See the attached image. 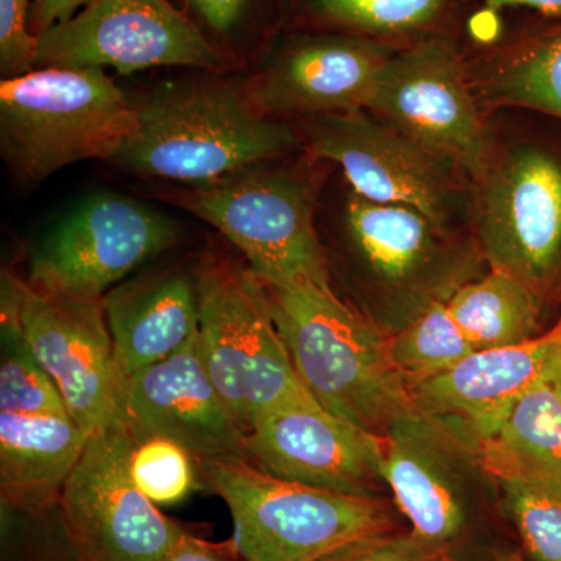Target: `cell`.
Here are the masks:
<instances>
[{
    "label": "cell",
    "instance_id": "277c9868",
    "mask_svg": "<svg viewBox=\"0 0 561 561\" xmlns=\"http://www.w3.org/2000/svg\"><path fill=\"white\" fill-rule=\"evenodd\" d=\"M195 275L203 364L241 430L249 434L279 405L316 401L298 378L264 284L249 265L209 251Z\"/></svg>",
    "mask_w": 561,
    "mask_h": 561
},
{
    "label": "cell",
    "instance_id": "4dcf8cb0",
    "mask_svg": "<svg viewBox=\"0 0 561 561\" xmlns=\"http://www.w3.org/2000/svg\"><path fill=\"white\" fill-rule=\"evenodd\" d=\"M35 0H0V72L5 79L33 69L36 38L28 27Z\"/></svg>",
    "mask_w": 561,
    "mask_h": 561
},
{
    "label": "cell",
    "instance_id": "e575fe53",
    "mask_svg": "<svg viewBox=\"0 0 561 561\" xmlns=\"http://www.w3.org/2000/svg\"><path fill=\"white\" fill-rule=\"evenodd\" d=\"M485 3L494 10L524 7L545 14H561V0H485Z\"/></svg>",
    "mask_w": 561,
    "mask_h": 561
},
{
    "label": "cell",
    "instance_id": "5bb4252c",
    "mask_svg": "<svg viewBox=\"0 0 561 561\" xmlns=\"http://www.w3.org/2000/svg\"><path fill=\"white\" fill-rule=\"evenodd\" d=\"M367 111L474 179L490 151L478 101L460 61L435 41L394 50Z\"/></svg>",
    "mask_w": 561,
    "mask_h": 561
},
{
    "label": "cell",
    "instance_id": "74e56055",
    "mask_svg": "<svg viewBox=\"0 0 561 561\" xmlns=\"http://www.w3.org/2000/svg\"><path fill=\"white\" fill-rule=\"evenodd\" d=\"M496 561H527V560H524L523 557H519V556H505V557H501V559H497Z\"/></svg>",
    "mask_w": 561,
    "mask_h": 561
},
{
    "label": "cell",
    "instance_id": "d4e9b609",
    "mask_svg": "<svg viewBox=\"0 0 561 561\" xmlns=\"http://www.w3.org/2000/svg\"><path fill=\"white\" fill-rule=\"evenodd\" d=\"M389 351L391 362L409 387L449 370L476 350L446 301H440L390 332Z\"/></svg>",
    "mask_w": 561,
    "mask_h": 561
},
{
    "label": "cell",
    "instance_id": "6da1fadb",
    "mask_svg": "<svg viewBox=\"0 0 561 561\" xmlns=\"http://www.w3.org/2000/svg\"><path fill=\"white\" fill-rule=\"evenodd\" d=\"M133 106L138 127L111 162L136 175L201 186L302 144L289 125L254 108L247 91L219 81H165Z\"/></svg>",
    "mask_w": 561,
    "mask_h": 561
},
{
    "label": "cell",
    "instance_id": "8992f818",
    "mask_svg": "<svg viewBox=\"0 0 561 561\" xmlns=\"http://www.w3.org/2000/svg\"><path fill=\"white\" fill-rule=\"evenodd\" d=\"M169 198L227 238L265 286L331 284L313 220L316 186L302 173L262 162Z\"/></svg>",
    "mask_w": 561,
    "mask_h": 561
},
{
    "label": "cell",
    "instance_id": "3957f363",
    "mask_svg": "<svg viewBox=\"0 0 561 561\" xmlns=\"http://www.w3.org/2000/svg\"><path fill=\"white\" fill-rule=\"evenodd\" d=\"M136 127L131 99L103 68H36L0 83V151L25 183L113 161Z\"/></svg>",
    "mask_w": 561,
    "mask_h": 561
},
{
    "label": "cell",
    "instance_id": "ba28073f",
    "mask_svg": "<svg viewBox=\"0 0 561 561\" xmlns=\"http://www.w3.org/2000/svg\"><path fill=\"white\" fill-rule=\"evenodd\" d=\"M474 241L494 271L515 276L538 297L561 278V160L531 144L491 149L474 176Z\"/></svg>",
    "mask_w": 561,
    "mask_h": 561
},
{
    "label": "cell",
    "instance_id": "7c38bea8",
    "mask_svg": "<svg viewBox=\"0 0 561 561\" xmlns=\"http://www.w3.org/2000/svg\"><path fill=\"white\" fill-rule=\"evenodd\" d=\"M179 239V227L165 214L110 192L91 195L33 250L27 283L44 291L103 300Z\"/></svg>",
    "mask_w": 561,
    "mask_h": 561
},
{
    "label": "cell",
    "instance_id": "cb8c5ba5",
    "mask_svg": "<svg viewBox=\"0 0 561 561\" xmlns=\"http://www.w3.org/2000/svg\"><path fill=\"white\" fill-rule=\"evenodd\" d=\"M482 92L493 105L561 117V31L505 58L485 77Z\"/></svg>",
    "mask_w": 561,
    "mask_h": 561
},
{
    "label": "cell",
    "instance_id": "5b68a950",
    "mask_svg": "<svg viewBox=\"0 0 561 561\" xmlns=\"http://www.w3.org/2000/svg\"><path fill=\"white\" fill-rule=\"evenodd\" d=\"M201 472L203 485L227 504L232 545L245 561H313L345 542L397 529L381 497L284 481L243 459L208 461Z\"/></svg>",
    "mask_w": 561,
    "mask_h": 561
},
{
    "label": "cell",
    "instance_id": "7a4b0ae2",
    "mask_svg": "<svg viewBox=\"0 0 561 561\" xmlns=\"http://www.w3.org/2000/svg\"><path fill=\"white\" fill-rule=\"evenodd\" d=\"M264 287L298 378L324 411L379 437L416 412L391 362L389 331L350 308L331 284Z\"/></svg>",
    "mask_w": 561,
    "mask_h": 561
},
{
    "label": "cell",
    "instance_id": "2e32d148",
    "mask_svg": "<svg viewBox=\"0 0 561 561\" xmlns=\"http://www.w3.org/2000/svg\"><path fill=\"white\" fill-rule=\"evenodd\" d=\"M472 468L471 453L423 413L401 416L381 435L383 483L412 534L440 548L449 549L467 529Z\"/></svg>",
    "mask_w": 561,
    "mask_h": 561
},
{
    "label": "cell",
    "instance_id": "836d02e7",
    "mask_svg": "<svg viewBox=\"0 0 561 561\" xmlns=\"http://www.w3.org/2000/svg\"><path fill=\"white\" fill-rule=\"evenodd\" d=\"M160 561H231V556L219 545L184 534Z\"/></svg>",
    "mask_w": 561,
    "mask_h": 561
},
{
    "label": "cell",
    "instance_id": "9c48e42d",
    "mask_svg": "<svg viewBox=\"0 0 561 561\" xmlns=\"http://www.w3.org/2000/svg\"><path fill=\"white\" fill-rule=\"evenodd\" d=\"M57 383L70 416L88 435L122 420L125 379L103 300L36 289L2 275V313Z\"/></svg>",
    "mask_w": 561,
    "mask_h": 561
},
{
    "label": "cell",
    "instance_id": "8fae6325",
    "mask_svg": "<svg viewBox=\"0 0 561 561\" xmlns=\"http://www.w3.org/2000/svg\"><path fill=\"white\" fill-rule=\"evenodd\" d=\"M302 131L312 153L341 165L351 191L367 201L408 206L449 230L471 210L456 165L370 111L308 117Z\"/></svg>",
    "mask_w": 561,
    "mask_h": 561
},
{
    "label": "cell",
    "instance_id": "ffe728a7",
    "mask_svg": "<svg viewBox=\"0 0 561 561\" xmlns=\"http://www.w3.org/2000/svg\"><path fill=\"white\" fill-rule=\"evenodd\" d=\"M106 323L125 379L197 341V275L162 268L122 280L103 297Z\"/></svg>",
    "mask_w": 561,
    "mask_h": 561
},
{
    "label": "cell",
    "instance_id": "9a60e30c",
    "mask_svg": "<svg viewBox=\"0 0 561 561\" xmlns=\"http://www.w3.org/2000/svg\"><path fill=\"white\" fill-rule=\"evenodd\" d=\"M247 460L284 481L378 497L381 437L324 411L317 401L279 405L247 434Z\"/></svg>",
    "mask_w": 561,
    "mask_h": 561
},
{
    "label": "cell",
    "instance_id": "d590c367",
    "mask_svg": "<svg viewBox=\"0 0 561 561\" xmlns=\"http://www.w3.org/2000/svg\"><path fill=\"white\" fill-rule=\"evenodd\" d=\"M549 382H551L552 389L556 390L557 397H559L561 401V364L553 370Z\"/></svg>",
    "mask_w": 561,
    "mask_h": 561
},
{
    "label": "cell",
    "instance_id": "4316f807",
    "mask_svg": "<svg viewBox=\"0 0 561 561\" xmlns=\"http://www.w3.org/2000/svg\"><path fill=\"white\" fill-rule=\"evenodd\" d=\"M131 437V476L151 502L179 504L202 485L201 465L180 443L160 435Z\"/></svg>",
    "mask_w": 561,
    "mask_h": 561
},
{
    "label": "cell",
    "instance_id": "83f0119b",
    "mask_svg": "<svg viewBox=\"0 0 561 561\" xmlns=\"http://www.w3.org/2000/svg\"><path fill=\"white\" fill-rule=\"evenodd\" d=\"M505 507L534 561H561V486L511 479L500 482Z\"/></svg>",
    "mask_w": 561,
    "mask_h": 561
},
{
    "label": "cell",
    "instance_id": "1f68e13d",
    "mask_svg": "<svg viewBox=\"0 0 561 561\" xmlns=\"http://www.w3.org/2000/svg\"><path fill=\"white\" fill-rule=\"evenodd\" d=\"M88 2L90 0H35L31 10V20H28L32 35L38 38L41 33L46 32L51 25L79 13Z\"/></svg>",
    "mask_w": 561,
    "mask_h": 561
},
{
    "label": "cell",
    "instance_id": "52a82bcc",
    "mask_svg": "<svg viewBox=\"0 0 561 561\" xmlns=\"http://www.w3.org/2000/svg\"><path fill=\"white\" fill-rule=\"evenodd\" d=\"M345 231L370 284L375 321L389 332L448 301L481 276L485 262L474 239H460L408 206L367 201L353 191L345 203Z\"/></svg>",
    "mask_w": 561,
    "mask_h": 561
},
{
    "label": "cell",
    "instance_id": "f1b7e54d",
    "mask_svg": "<svg viewBox=\"0 0 561 561\" xmlns=\"http://www.w3.org/2000/svg\"><path fill=\"white\" fill-rule=\"evenodd\" d=\"M323 20L365 33L387 35L426 27L446 0H309Z\"/></svg>",
    "mask_w": 561,
    "mask_h": 561
},
{
    "label": "cell",
    "instance_id": "30bf717a",
    "mask_svg": "<svg viewBox=\"0 0 561 561\" xmlns=\"http://www.w3.org/2000/svg\"><path fill=\"white\" fill-rule=\"evenodd\" d=\"M133 437L117 420L88 438L58 512L77 561H160L186 531L136 485Z\"/></svg>",
    "mask_w": 561,
    "mask_h": 561
},
{
    "label": "cell",
    "instance_id": "f546056e",
    "mask_svg": "<svg viewBox=\"0 0 561 561\" xmlns=\"http://www.w3.org/2000/svg\"><path fill=\"white\" fill-rule=\"evenodd\" d=\"M445 548L409 534L357 538L313 561H424Z\"/></svg>",
    "mask_w": 561,
    "mask_h": 561
},
{
    "label": "cell",
    "instance_id": "7402d4cb",
    "mask_svg": "<svg viewBox=\"0 0 561 561\" xmlns=\"http://www.w3.org/2000/svg\"><path fill=\"white\" fill-rule=\"evenodd\" d=\"M461 445L479 471L494 481L524 479L561 486V401L551 382L527 391L491 434Z\"/></svg>",
    "mask_w": 561,
    "mask_h": 561
},
{
    "label": "cell",
    "instance_id": "484cf974",
    "mask_svg": "<svg viewBox=\"0 0 561 561\" xmlns=\"http://www.w3.org/2000/svg\"><path fill=\"white\" fill-rule=\"evenodd\" d=\"M0 412L70 415L57 383L33 356L13 323L0 320Z\"/></svg>",
    "mask_w": 561,
    "mask_h": 561
},
{
    "label": "cell",
    "instance_id": "603a6c76",
    "mask_svg": "<svg viewBox=\"0 0 561 561\" xmlns=\"http://www.w3.org/2000/svg\"><path fill=\"white\" fill-rule=\"evenodd\" d=\"M446 305L476 351L518 345L540 331V297L494 268L463 284Z\"/></svg>",
    "mask_w": 561,
    "mask_h": 561
},
{
    "label": "cell",
    "instance_id": "44dd1931",
    "mask_svg": "<svg viewBox=\"0 0 561 561\" xmlns=\"http://www.w3.org/2000/svg\"><path fill=\"white\" fill-rule=\"evenodd\" d=\"M88 438L70 415L0 412L2 507L20 513L57 508Z\"/></svg>",
    "mask_w": 561,
    "mask_h": 561
},
{
    "label": "cell",
    "instance_id": "d6a6232c",
    "mask_svg": "<svg viewBox=\"0 0 561 561\" xmlns=\"http://www.w3.org/2000/svg\"><path fill=\"white\" fill-rule=\"evenodd\" d=\"M216 32L227 33L241 21L249 0H187Z\"/></svg>",
    "mask_w": 561,
    "mask_h": 561
},
{
    "label": "cell",
    "instance_id": "d6986e66",
    "mask_svg": "<svg viewBox=\"0 0 561 561\" xmlns=\"http://www.w3.org/2000/svg\"><path fill=\"white\" fill-rule=\"evenodd\" d=\"M394 51L354 36H309L275 55L247 94L265 116L313 117L367 110Z\"/></svg>",
    "mask_w": 561,
    "mask_h": 561
},
{
    "label": "cell",
    "instance_id": "8d00e7d4",
    "mask_svg": "<svg viewBox=\"0 0 561 561\" xmlns=\"http://www.w3.org/2000/svg\"><path fill=\"white\" fill-rule=\"evenodd\" d=\"M424 561H457L449 553V549H443V551L435 552L434 556H431L430 559Z\"/></svg>",
    "mask_w": 561,
    "mask_h": 561
},
{
    "label": "cell",
    "instance_id": "e0dca14e",
    "mask_svg": "<svg viewBox=\"0 0 561 561\" xmlns=\"http://www.w3.org/2000/svg\"><path fill=\"white\" fill-rule=\"evenodd\" d=\"M122 421L133 435L180 443L198 465L247 460V434L209 378L198 337L127 379Z\"/></svg>",
    "mask_w": 561,
    "mask_h": 561
},
{
    "label": "cell",
    "instance_id": "ac0fdd59",
    "mask_svg": "<svg viewBox=\"0 0 561 561\" xmlns=\"http://www.w3.org/2000/svg\"><path fill=\"white\" fill-rule=\"evenodd\" d=\"M561 364L559 323L530 341L479 350L440 375L409 386L416 412L437 421L460 443L496 430L519 398L549 381Z\"/></svg>",
    "mask_w": 561,
    "mask_h": 561
},
{
    "label": "cell",
    "instance_id": "4fadbf2b",
    "mask_svg": "<svg viewBox=\"0 0 561 561\" xmlns=\"http://www.w3.org/2000/svg\"><path fill=\"white\" fill-rule=\"evenodd\" d=\"M219 54L169 0H90L36 38L33 69H220Z\"/></svg>",
    "mask_w": 561,
    "mask_h": 561
}]
</instances>
